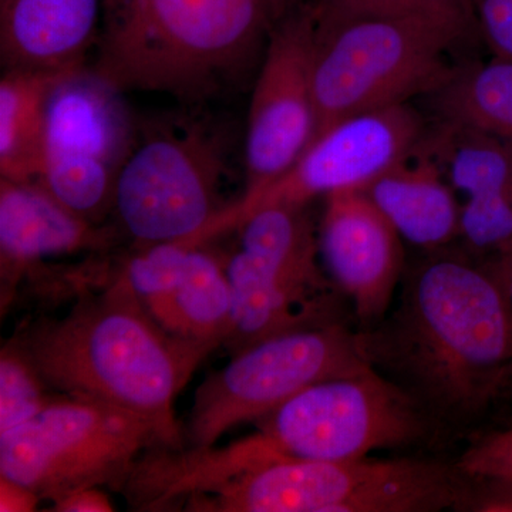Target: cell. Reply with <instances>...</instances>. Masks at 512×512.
Listing matches in <instances>:
<instances>
[{"mask_svg":"<svg viewBox=\"0 0 512 512\" xmlns=\"http://www.w3.org/2000/svg\"><path fill=\"white\" fill-rule=\"evenodd\" d=\"M470 6L491 55L512 62V0H470Z\"/></svg>","mask_w":512,"mask_h":512,"instance_id":"cb8c5ba5","label":"cell"},{"mask_svg":"<svg viewBox=\"0 0 512 512\" xmlns=\"http://www.w3.org/2000/svg\"><path fill=\"white\" fill-rule=\"evenodd\" d=\"M362 336L373 366L450 419L497 402L512 367V312L497 276L446 248L414 266L392 316Z\"/></svg>","mask_w":512,"mask_h":512,"instance_id":"6da1fadb","label":"cell"},{"mask_svg":"<svg viewBox=\"0 0 512 512\" xmlns=\"http://www.w3.org/2000/svg\"><path fill=\"white\" fill-rule=\"evenodd\" d=\"M62 72L5 69L0 80V178L16 183L39 181L46 100Z\"/></svg>","mask_w":512,"mask_h":512,"instance_id":"ffe728a7","label":"cell"},{"mask_svg":"<svg viewBox=\"0 0 512 512\" xmlns=\"http://www.w3.org/2000/svg\"><path fill=\"white\" fill-rule=\"evenodd\" d=\"M47 386L137 414L158 447L181 450L174 402L214 348L165 332L120 275L59 319H42L10 340Z\"/></svg>","mask_w":512,"mask_h":512,"instance_id":"7a4b0ae2","label":"cell"},{"mask_svg":"<svg viewBox=\"0 0 512 512\" xmlns=\"http://www.w3.org/2000/svg\"><path fill=\"white\" fill-rule=\"evenodd\" d=\"M485 262L491 266L494 275L497 276L512 312V249L507 254L500 256V258Z\"/></svg>","mask_w":512,"mask_h":512,"instance_id":"83f0119b","label":"cell"},{"mask_svg":"<svg viewBox=\"0 0 512 512\" xmlns=\"http://www.w3.org/2000/svg\"><path fill=\"white\" fill-rule=\"evenodd\" d=\"M312 251H245L228 259L231 328L224 345L234 355L274 336L338 322L335 284Z\"/></svg>","mask_w":512,"mask_h":512,"instance_id":"4fadbf2b","label":"cell"},{"mask_svg":"<svg viewBox=\"0 0 512 512\" xmlns=\"http://www.w3.org/2000/svg\"><path fill=\"white\" fill-rule=\"evenodd\" d=\"M373 366L362 333L339 322L274 336L232 357L195 392L184 439L215 446L247 421H258L305 387Z\"/></svg>","mask_w":512,"mask_h":512,"instance_id":"ba28073f","label":"cell"},{"mask_svg":"<svg viewBox=\"0 0 512 512\" xmlns=\"http://www.w3.org/2000/svg\"><path fill=\"white\" fill-rule=\"evenodd\" d=\"M308 2L315 16V138L349 117L429 94L453 67L447 53L473 28L423 13L345 12Z\"/></svg>","mask_w":512,"mask_h":512,"instance_id":"277c9868","label":"cell"},{"mask_svg":"<svg viewBox=\"0 0 512 512\" xmlns=\"http://www.w3.org/2000/svg\"><path fill=\"white\" fill-rule=\"evenodd\" d=\"M229 174L228 136L200 114L138 128L121 168L113 211L138 248L167 242L204 245L220 235Z\"/></svg>","mask_w":512,"mask_h":512,"instance_id":"5b68a950","label":"cell"},{"mask_svg":"<svg viewBox=\"0 0 512 512\" xmlns=\"http://www.w3.org/2000/svg\"><path fill=\"white\" fill-rule=\"evenodd\" d=\"M113 510L110 498L99 490V487L84 488L53 503V511L60 512H110Z\"/></svg>","mask_w":512,"mask_h":512,"instance_id":"d4e9b609","label":"cell"},{"mask_svg":"<svg viewBox=\"0 0 512 512\" xmlns=\"http://www.w3.org/2000/svg\"><path fill=\"white\" fill-rule=\"evenodd\" d=\"M49 386L12 343L0 355V433L35 419L56 402Z\"/></svg>","mask_w":512,"mask_h":512,"instance_id":"44dd1931","label":"cell"},{"mask_svg":"<svg viewBox=\"0 0 512 512\" xmlns=\"http://www.w3.org/2000/svg\"><path fill=\"white\" fill-rule=\"evenodd\" d=\"M319 254L330 281L352 302L362 322H379L389 312L403 281L402 237L363 190L325 198Z\"/></svg>","mask_w":512,"mask_h":512,"instance_id":"5bb4252c","label":"cell"},{"mask_svg":"<svg viewBox=\"0 0 512 512\" xmlns=\"http://www.w3.org/2000/svg\"><path fill=\"white\" fill-rule=\"evenodd\" d=\"M409 103L367 111L333 124L275 181L242 195L225 212L222 231L237 229L269 205H305L333 192L363 190L392 165L412 157L427 137Z\"/></svg>","mask_w":512,"mask_h":512,"instance_id":"8fae6325","label":"cell"},{"mask_svg":"<svg viewBox=\"0 0 512 512\" xmlns=\"http://www.w3.org/2000/svg\"><path fill=\"white\" fill-rule=\"evenodd\" d=\"M0 511H33L39 503L37 497L29 488L13 483L8 478L0 477Z\"/></svg>","mask_w":512,"mask_h":512,"instance_id":"4316f807","label":"cell"},{"mask_svg":"<svg viewBox=\"0 0 512 512\" xmlns=\"http://www.w3.org/2000/svg\"><path fill=\"white\" fill-rule=\"evenodd\" d=\"M258 421L276 460H356L424 431L420 404L375 366L313 383Z\"/></svg>","mask_w":512,"mask_h":512,"instance_id":"30bf717a","label":"cell"},{"mask_svg":"<svg viewBox=\"0 0 512 512\" xmlns=\"http://www.w3.org/2000/svg\"><path fill=\"white\" fill-rule=\"evenodd\" d=\"M500 397H505L508 399V403H510V421L512 426V367L510 372H508L507 379H505L503 390H501ZM498 397V399H500Z\"/></svg>","mask_w":512,"mask_h":512,"instance_id":"f1b7e54d","label":"cell"},{"mask_svg":"<svg viewBox=\"0 0 512 512\" xmlns=\"http://www.w3.org/2000/svg\"><path fill=\"white\" fill-rule=\"evenodd\" d=\"M298 0H104L93 69L121 90L167 93L190 106L222 93L264 56Z\"/></svg>","mask_w":512,"mask_h":512,"instance_id":"3957f363","label":"cell"},{"mask_svg":"<svg viewBox=\"0 0 512 512\" xmlns=\"http://www.w3.org/2000/svg\"><path fill=\"white\" fill-rule=\"evenodd\" d=\"M419 150L387 168L363 191L403 241L439 251L460 238L461 202L439 161Z\"/></svg>","mask_w":512,"mask_h":512,"instance_id":"ac0fdd59","label":"cell"},{"mask_svg":"<svg viewBox=\"0 0 512 512\" xmlns=\"http://www.w3.org/2000/svg\"><path fill=\"white\" fill-rule=\"evenodd\" d=\"M151 444L156 431L137 414L66 396L0 433V477L53 503L84 488L123 490Z\"/></svg>","mask_w":512,"mask_h":512,"instance_id":"52a82bcc","label":"cell"},{"mask_svg":"<svg viewBox=\"0 0 512 512\" xmlns=\"http://www.w3.org/2000/svg\"><path fill=\"white\" fill-rule=\"evenodd\" d=\"M439 126L476 131L512 143V62L453 64L429 94Z\"/></svg>","mask_w":512,"mask_h":512,"instance_id":"d6986e66","label":"cell"},{"mask_svg":"<svg viewBox=\"0 0 512 512\" xmlns=\"http://www.w3.org/2000/svg\"><path fill=\"white\" fill-rule=\"evenodd\" d=\"M464 507L477 512H512V488L484 487L470 493Z\"/></svg>","mask_w":512,"mask_h":512,"instance_id":"484cf974","label":"cell"},{"mask_svg":"<svg viewBox=\"0 0 512 512\" xmlns=\"http://www.w3.org/2000/svg\"><path fill=\"white\" fill-rule=\"evenodd\" d=\"M463 476L484 487L512 488V426L476 440L457 464Z\"/></svg>","mask_w":512,"mask_h":512,"instance_id":"7402d4cb","label":"cell"},{"mask_svg":"<svg viewBox=\"0 0 512 512\" xmlns=\"http://www.w3.org/2000/svg\"><path fill=\"white\" fill-rule=\"evenodd\" d=\"M320 8L345 12L423 13L474 26L471 13L457 0H311Z\"/></svg>","mask_w":512,"mask_h":512,"instance_id":"603a6c76","label":"cell"},{"mask_svg":"<svg viewBox=\"0 0 512 512\" xmlns=\"http://www.w3.org/2000/svg\"><path fill=\"white\" fill-rule=\"evenodd\" d=\"M313 46L315 16L306 0L276 23L266 43L249 104L244 194L284 175L315 138Z\"/></svg>","mask_w":512,"mask_h":512,"instance_id":"7c38bea8","label":"cell"},{"mask_svg":"<svg viewBox=\"0 0 512 512\" xmlns=\"http://www.w3.org/2000/svg\"><path fill=\"white\" fill-rule=\"evenodd\" d=\"M457 2H460L461 5H463L464 8H466L468 10V12L471 13L470 0H457ZM471 18H473V16H471Z\"/></svg>","mask_w":512,"mask_h":512,"instance_id":"f546056e","label":"cell"},{"mask_svg":"<svg viewBox=\"0 0 512 512\" xmlns=\"http://www.w3.org/2000/svg\"><path fill=\"white\" fill-rule=\"evenodd\" d=\"M456 474L420 460L275 461L202 495L198 511L434 512L466 504Z\"/></svg>","mask_w":512,"mask_h":512,"instance_id":"8992f818","label":"cell"},{"mask_svg":"<svg viewBox=\"0 0 512 512\" xmlns=\"http://www.w3.org/2000/svg\"><path fill=\"white\" fill-rule=\"evenodd\" d=\"M123 93L82 64L63 70L46 100L43 167L37 184L94 224L113 211L117 178L140 128Z\"/></svg>","mask_w":512,"mask_h":512,"instance_id":"9c48e42d","label":"cell"},{"mask_svg":"<svg viewBox=\"0 0 512 512\" xmlns=\"http://www.w3.org/2000/svg\"><path fill=\"white\" fill-rule=\"evenodd\" d=\"M101 5L104 0H2L3 66L59 72L86 64Z\"/></svg>","mask_w":512,"mask_h":512,"instance_id":"e0dca14e","label":"cell"},{"mask_svg":"<svg viewBox=\"0 0 512 512\" xmlns=\"http://www.w3.org/2000/svg\"><path fill=\"white\" fill-rule=\"evenodd\" d=\"M114 231L67 210L37 183L0 178V266L2 305L25 275L50 258L101 251Z\"/></svg>","mask_w":512,"mask_h":512,"instance_id":"2e32d148","label":"cell"},{"mask_svg":"<svg viewBox=\"0 0 512 512\" xmlns=\"http://www.w3.org/2000/svg\"><path fill=\"white\" fill-rule=\"evenodd\" d=\"M138 299L158 325L177 338L224 345L231 328L232 295L225 265L202 245L171 242L158 249Z\"/></svg>","mask_w":512,"mask_h":512,"instance_id":"9a60e30c","label":"cell"}]
</instances>
